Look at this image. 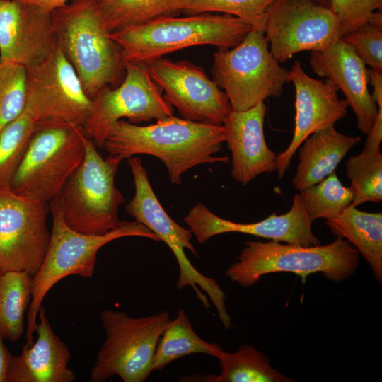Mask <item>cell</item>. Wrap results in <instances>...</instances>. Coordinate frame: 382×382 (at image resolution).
<instances>
[{
	"label": "cell",
	"mask_w": 382,
	"mask_h": 382,
	"mask_svg": "<svg viewBox=\"0 0 382 382\" xmlns=\"http://www.w3.org/2000/svg\"><path fill=\"white\" fill-rule=\"evenodd\" d=\"M359 260L357 250L342 238L327 245L308 247L275 241H247L226 275L245 287L275 272L294 273L304 280L311 274L320 272L325 278L338 283L354 274Z\"/></svg>",
	"instance_id": "cell-5"
},
{
	"label": "cell",
	"mask_w": 382,
	"mask_h": 382,
	"mask_svg": "<svg viewBox=\"0 0 382 382\" xmlns=\"http://www.w3.org/2000/svg\"><path fill=\"white\" fill-rule=\"evenodd\" d=\"M49 205L52 218L51 237L44 260L32 278L25 346L33 343L37 316L47 293L57 282L69 275L91 277L97 253L103 245L115 239L132 236L160 241L152 231L137 221H125L121 226L104 235L81 233L71 229L64 222L58 197L51 200Z\"/></svg>",
	"instance_id": "cell-4"
},
{
	"label": "cell",
	"mask_w": 382,
	"mask_h": 382,
	"mask_svg": "<svg viewBox=\"0 0 382 382\" xmlns=\"http://www.w3.org/2000/svg\"><path fill=\"white\" fill-rule=\"evenodd\" d=\"M253 28L239 18L203 13L156 18L110 33L124 62L148 64L179 50L210 45L218 50L237 46Z\"/></svg>",
	"instance_id": "cell-3"
},
{
	"label": "cell",
	"mask_w": 382,
	"mask_h": 382,
	"mask_svg": "<svg viewBox=\"0 0 382 382\" xmlns=\"http://www.w3.org/2000/svg\"><path fill=\"white\" fill-rule=\"evenodd\" d=\"M371 69L382 73V28L366 23L340 37Z\"/></svg>",
	"instance_id": "cell-34"
},
{
	"label": "cell",
	"mask_w": 382,
	"mask_h": 382,
	"mask_svg": "<svg viewBox=\"0 0 382 382\" xmlns=\"http://www.w3.org/2000/svg\"><path fill=\"white\" fill-rule=\"evenodd\" d=\"M345 173L351 182L352 205L382 200V154L380 150H364L345 162Z\"/></svg>",
	"instance_id": "cell-28"
},
{
	"label": "cell",
	"mask_w": 382,
	"mask_h": 382,
	"mask_svg": "<svg viewBox=\"0 0 382 382\" xmlns=\"http://www.w3.org/2000/svg\"><path fill=\"white\" fill-rule=\"evenodd\" d=\"M303 204L312 221L337 217L354 197L352 187H345L333 172L320 182L300 191Z\"/></svg>",
	"instance_id": "cell-29"
},
{
	"label": "cell",
	"mask_w": 382,
	"mask_h": 382,
	"mask_svg": "<svg viewBox=\"0 0 382 382\" xmlns=\"http://www.w3.org/2000/svg\"><path fill=\"white\" fill-rule=\"evenodd\" d=\"M368 75L373 89L371 97L377 107L382 108V73L371 69H368Z\"/></svg>",
	"instance_id": "cell-36"
},
{
	"label": "cell",
	"mask_w": 382,
	"mask_h": 382,
	"mask_svg": "<svg viewBox=\"0 0 382 382\" xmlns=\"http://www.w3.org/2000/svg\"><path fill=\"white\" fill-rule=\"evenodd\" d=\"M110 33L182 12L183 0H96Z\"/></svg>",
	"instance_id": "cell-26"
},
{
	"label": "cell",
	"mask_w": 382,
	"mask_h": 382,
	"mask_svg": "<svg viewBox=\"0 0 382 382\" xmlns=\"http://www.w3.org/2000/svg\"><path fill=\"white\" fill-rule=\"evenodd\" d=\"M26 103V68L0 62V129L22 113Z\"/></svg>",
	"instance_id": "cell-32"
},
{
	"label": "cell",
	"mask_w": 382,
	"mask_h": 382,
	"mask_svg": "<svg viewBox=\"0 0 382 382\" xmlns=\"http://www.w3.org/2000/svg\"><path fill=\"white\" fill-rule=\"evenodd\" d=\"M86 137L81 125L37 124L8 187L19 195L49 203L81 163Z\"/></svg>",
	"instance_id": "cell-7"
},
{
	"label": "cell",
	"mask_w": 382,
	"mask_h": 382,
	"mask_svg": "<svg viewBox=\"0 0 382 382\" xmlns=\"http://www.w3.org/2000/svg\"><path fill=\"white\" fill-rule=\"evenodd\" d=\"M310 66L313 73L332 81L345 96L355 115L359 131L367 134L378 107L368 88V69L355 50L341 38L320 51H311Z\"/></svg>",
	"instance_id": "cell-19"
},
{
	"label": "cell",
	"mask_w": 382,
	"mask_h": 382,
	"mask_svg": "<svg viewBox=\"0 0 382 382\" xmlns=\"http://www.w3.org/2000/svg\"><path fill=\"white\" fill-rule=\"evenodd\" d=\"M33 277L25 271L0 270V337L18 340L31 298Z\"/></svg>",
	"instance_id": "cell-27"
},
{
	"label": "cell",
	"mask_w": 382,
	"mask_h": 382,
	"mask_svg": "<svg viewBox=\"0 0 382 382\" xmlns=\"http://www.w3.org/2000/svg\"><path fill=\"white\" fill-rule=\"evenodd\" d=\"M123 159L110 154L105 158L86 137L83 159L63 185L59 200L63 219L71 229L100 236L121 226L119 207L124 203L115 177Z\"/></svg>",
	"instance_id": "cell-6"
},
{
	"label": "cell",
	"mask_w": 382,
	"mask_h": 382,
	"mask_svg": "<svg viewBox=\"0 0 382 382\" xmlns=\"http://www.w3.org/2000/svg\"><path fill=\"white\" fill-rule=\"evenodd\" d=\"M37 121L25 106L16 119L0 129V187H8Z\"/></svg>",
	"instance_id": "cell-30"
},
{
	"label": "cell",
	"mask_w": 382,
	"mask_h": 382,
	"mask_svg": "<svg viewBox=\"0 0 382 382\" xmlns=\"http://www.w3.org/2000/svg\"><path fill=\"white\" fill-rule=\"evenodd\" d=\"M124 66L125 77L117 86L104 88L91 98V112L83 125L86 137L100 147L124 118L138 125L173 115L146 64L124 62Z\"/></svg>",
	"instance_id": "cell-11"
},
{
	"label": "cell",
	"mask_w": 382,
	"mask_h": 382,
	"mask_svg": "<svg viewBox=\"0 0 382 382\" xmlns=\"http://www.w3.org/2000/svg\"><path fill=\"white\" fill-rule=\"evenodd\" d=\"M361 141L359 136L342 134L334 126L311 134L299 147L294 187L301 191L323 180L335 171L347 152Z\"/></svg>",
	"instance_id": "cell-22"
},
{
	"label": "cell",
	"mask_w": 382,
	"mask_h": 382,
	"mask_svg": "<svg viewBox=\"0 0 382 382\" xmlns=\"http://www.w3.org/2000/svg\"><path fill=\"white\" fill-rule=\"evenodd\" d=\"M49 203L0 187V270L25 271L33 277L51 237L47 226Z\"/></svg>",
	"instance_id": "cell-13"
},
{
	"label": "cell",
	"mask_w": 382,
	"mask_h": 382,
	"mask_svg": "<svg viewBox=\"0 0 382 382\" xmlns=\"http://www.w3.org/2000/svg\"><path fill=\"white\" fill-rule=\"evenodd\" d=\"M339 23L340 37L369 22L382 11V0H327Z\"/></svg>",
	"instance_id": "cell-33"
},
{
	"label": "cell",
	"mask_w": 382,
	"mask_h": 382,
	"mask_svg": "<svg viewBox=\"0 0 382 382\" xmlns=\"http://www.w3.org/2000/svg\"><path fill=\"white\" fill-rule=\"evenodd\" d=\"M263 31L279 63L302 51L323 50L340 38L336 16L312 0H276L265 13Z\"/></svg>",
	"instance_id": "cell-12"
},
{
	"label": "cell",
	"mask_w": 382,
	"mask_h": 382,
	"mask_svg": "<svg viewBox=\"0 0 382 382\" xmlns=\"http://www.w3.org/2000/svg\"><path fill=\"white\" fill-rule=\"evenodd\" d=\"M184 221L200 244L219 234L241 233L305 247L320 245V239L312 231L313 221L306 212L300 193L294 196L292 205L285 214L273 213L255 223H237L222 219L202 203L194 206Z\"/></svg>",
	"instance_id": "cell-17"
},
{
	"label": "cell",
	"mask_w": 382,
	"mask_h": 382,
	"mask_svg": "<svg viewBox=\"0 0 382 382\" xmlns=\"http://www.w3.org/2000/svg\"><path fill=\"white\" fill-rule=\"evenodd\" d=\"M288 80L295 88V125L290 144L277 154L279 179L283 178L302 143L313 132L333 127L346 117L349 106L346 100L339 98V88L332 81L309 76L299 60L289 70Z\"/></svg>",
	"instance_id": "cell-16"
},
{
	"label": "cell",
	"mask_w": 382,
	"mask_h": 382,
	"mask_svg": "<svg viewBox=\"0 0 382 382\" xmlns=\"http://www.w3.org/2000/svg\"><path fill=\"white\" fill-rule=\"evenodd\" d=\"M314 2L321 4L323 6H327L329 8L328 2L327 0H312Z\"/></svg>",
	"instance_id": "cell-39"
},
{
	"label": "cell",
	"mask_w": 382,
	"mask_h": 382,
	"mask_svg": "<svg viewBox=\"0 0 382 382\" xmlns=\"http://www.w3.org/2000/svg\"><path fill=\"white\" fill-rule=\"evenodd\" d=\"M57 48L52 12L15 1L0 0V62L26 69Z\"/></svg>",
	"instance_id": "cell-18"
},
{
	"label": "cell",
	"mask_w": 382,
	"mask_h": 382,
	"mask_svg": "<svg viewBox=\"0 0 382 382\" xmlns=\"http://www.w3.org/2000/svg\"><path fill=\"white\" fill-rule=\"evenodd\" d=\"M222 349L220 345L209 343L198 336L185 311L180 309L159 338L151 371L162 370L177 359L191 354H206L216 357Z\"/></svg>",
	"instance_id": "cell-25"
},
{
	"label": "cell",
	"mask_w": 382,
	"mask_h": 382,
	"mask_svg": "<svg viewBox=\"0 0 382 382\" xmlns=\"http://www.w3.org/2000/svg\"><path fill=\"white\" fill-rule=\"evenodd\" d=\"M266 111L264 102L245 111L231 110L223 125L231 153V175L243 185L277 168V154L267 146L264 137Z\"/></svg>",
	"instance_id": "cell-20"
},
{
	"label": "cell",
	"mask_w": 382,
	"mask_h": 382,
	"mask_svg": "<svg viewBox=\"0 0 382 382\" xmlns=\"http://www.w3.org/2000/svg\"><path fill=\"white\" fill-rule=\"evenodd\" d=\"M12 355L0 337V382H6L7 373Z\"/></svg>",
	"instance_id": "cell-38"
},
{
	"label": "cell",
	"mask_w": 382,
	"mask_h": 382,
	"mask_svg": "<svg viewBox=\"0 0 382 382\" xmlns=\"http://www.w3.org/2000/svg\"><path fill=\"white\" fill-rule=\"evenodd\" d=\"M364 149L369 150H380L382 141V108H378V114L376 120L366 134Z\"/></svg>",
	"instance_id": "cell-35"
},
{
	"label": "cell",
	"mask_w": 382,
	"mask_h": 382,
	"mask_svg": "<svg viewBox=\"0 0 382 382\" xmlns=\"http://www.w3.org/2000/svg\"><path fill=\"white\" fill-rule=\"evenodd\" d=\"M26 69L25 106L37 124L84 125L91 112V99L58 47L47 57Z\"/></svg>",
	"instance_id": "cell-14"
},
{
	"label": "cell",
	"mask_w": 382,
	"mask_h": 382,
	"mask_svg": "<svg viewBox=\"0 0 382 382\" xmlns=\"http://www.w3.org/2000/svg\"><path fill=\"white\" fill-rule=\"evenodd\" d=\"M223 125L193 122L173 115L141 126L125 120L117 122L103 147L122 159L148 154L165 165L170 182L180 185L182 176L204 163H228L226 156H215L225 141Z\"/></svg>",
	"instance_id": "cell-1"
},
{
	"label": "cell",
	"mask_w": 382,
	"mask_h": 382,
	"mask_svg": "<svg viewBox=\"0 0 382 382\" xmlns=\"http://www.w3.org/2000/svg\"><path fill=\"white\" fill-rule=\"evenodd\" d=\"M276 0H183L182 13L194 15L217 13L231 15L263 30L265 13Z\"/></svg>",
	"instance_id": "cell-31"
},
{
	"label": "cell",
	"mask_w": 382,
	"mask_h": 382,
	"mask_svg": "<svg viewBox=\"0 0 382 382\" xmlns=\"http://www.w3.org/2000/svg\"><path fill=\"white\" fill-rule=\"evenodd\" d=\"M37 341L24 346L20 355L11 357L6 382H72L76 379L68 368L71 353L54 333L41 306L38 311Z\"/></svg>",
	"instance_id": "cell-21"
},
{
	"label": "cell",
	"mask_w": 382,
	"mask_h": 382,
	"mask_svg": "<svg viewBox=\"0 0 382 382\" xmlns=\"http://www.w3.org/2000/svg\"><path fill=\"white\" fill-rule=\"evenodd\" d=\"M57 47L92 98L116 87L125 74L121 49L113 40L96 0H71L52 12Z\"/></svg>",
	"instance_id": "cell-2"
},
{
	"label": "cell",
	"mask_w": 382,
	"mask_h": 382,
	"mask_svg": "<svg viewBox=\"0 0 382 382\" xmlns=\"http://www.w3.org/2000/svg\"><path fill=\"white\" fill-rule=\"evenodd\" d=\"M105 340L91 371V382L117 375L124 382H142L151 371L159 338L170 321L168 311L133 318L111 309L100 313Z\"/></svg>",
	"instance_id": "cell-10"
},
{
	"label": "cell",
	"mask_w": 382,
	"mask_h": 382,
	"mask_svg": "<svg viewBox=\"0 0 382 382\" xmlns=\"http://www.w3.org/2000/svg\"><path fill=\"white\" fill-rule=\"evenodd\" d=\"M337 238L346 239L360 253L382 282V214L361 211L350 204L337 217L326 220Z\"/></svg>",
	"instance_id": "cell-23"
},
{
	"label": "cell",
	"mask_w": 382,
	"mask_h": 382,
	"mask_svg": "<svg viewBox=\"0 0 382 382\" xmlns=\"http://www.w3.org/2000/svg\"><path fill=\"white\" fill-rule=\"evenodd\" d=\"M220 373L203 377L208 382H290L293 379L271 366L269 358L252 345H242L232 353L218 354Z\"/></svg>",
	"instance_id": "cell-24"
},
{
	"label": "cell",
	"mask_w": 382,
	"mask_h": 382,
	"mask_svg": "<svg viewBox=\"0 0 382 382\" xmlns=\"http://www.w3.org/2000/svg\"><path fill=\"white\" fill-rule=\"evenodd\" d=\"M263 30L253 28L231 49L213 54V81L226 93L232 110L245 111L268 98H279L289 70L270 52Z\"/></svg>",
	"instance_id": "cell-9"
},
{
	"label": "cell",
	"mask_w": 382,
	"mask_h": 382,
	"mask_svg": "<svg viewBox=\"0 0 382 382\" xmlns=\"http://www.w3.org/2000/svg\"><path fill=\"white\" fill-rule=\"evenodd\" d=\"M128 165L134 178L135 191L134 197L125 206L127 214L152 231L171 250L179 267L178 289L191 286L207 309L210 308L209 297L224 327H229L231 319L226 306L225 293L214 279L197 270L185 253L184 250L187 249L195 256L197 255L191 243V231L175 222L161 206L149 183L141 159L135 156L129 158Z\"/></svg>",
	"instance_id": "cell-8"
},
{
	"label": "cell",
	"mask_w": 382,
	"mask_h": 382,
	"mask_svg": "<svg viewBox=\"0 0 382 382\" xmlns=\"http://www.w3.org/2000/svg\"><path fill=\"white\" fill-rule=\"evenodd\" d=\"M146 64L151 79L182 118L224 125L231 110L228 98L202 67L188 61L173 62L163 57Z\"/></svg>",
	"instance_id": "cell-15"
},
{
	"label": "cell",
	"mask_w": 382,
	"mask_h": 382,
	"mask_svg": "<svg viewBox=\"0 0 382 382\" xmlns=\"http://www.w3.org/2000/svg\"><path fill=\"white\" fill-rule=\"evenodd\" d=\"M36 6L46 11L52 12L56 8L63 6L71 0H10Z\"/></svg>",
	"instance_id": "cell-37"
}]
</instances>
